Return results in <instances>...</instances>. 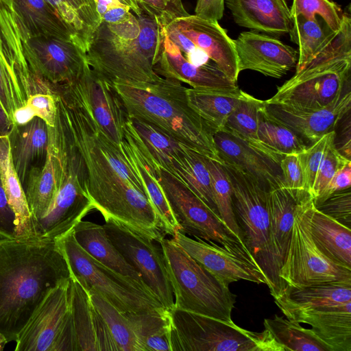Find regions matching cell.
I'll list each match as a JSON object with an SVG mask.
<instances>
[{
    "instance_id": "37",
    "label": "cell",
    "mask_w": 351,
    "mask_h": 351,
    "mask_svg": "<svg viewBox=\"0 0 351 351\" xmlns=\"http://www.w3.org/2000/svg\"><path fill=\"white\" fill-rule=\"evenodd\" d=\"M298 202L284 188L269 191L270 237L280 267L289 244Z\"/></svg>"
},
{
    "instance_id": "59",
    "label": "cell",
    "mask_w": 351,
    "mask_h": 351,
    "mask_svg": "<svg viewBox=\"0 0 351 351\" xmlns=\"http://www.w3.org/2000/svg\"><path fill=\"white\" fill-rule=\"evenodd\" d=\"M14 123L0 105V135L9 134Z\"/></svg>"
},
{
    "instance_id": "29",
    "label": "cell",
    "mask_w": 351,
    "mask_h": 351,
    "mask_svg": "<svg viewBox=\"0 0 351 351\" xmlns=\"http://www.w3.org/2000/svg\"><path fill=\"white\" fill-rule=\"evenodd\" d=\"M274 299L283 314L288 317L297 313L351 302V283L287 287L278 297Z\"/></svg>"
},
{
    "instance_id": "11",
    "label": "cell",
    "mask_w": 351,
    "mask_h": 351,
    "mask_svg": "<svg viewBox=\"0 0 351 351\" xmlns=\"http://www.w3.org/2000/svg\"><path fill=\"white\" fill-rule=\"evenodd\" d=\"M310 199L311 196L308 195L298 204L289 244L279 276L285 288L351 283V269L337 265L326 257L311 237L307 214Z\"/></svg>"
},
{
    "instance_id": "19",
    "label": "cell",
    "mask_w": 351,
    "mask_h": 351,
    "mask_svg": "<svg viewBox=\"0 0 351 351\" xmlns=\"http://www.w3.org/2000/svg\"><path fill=\"white\" fill-rule=\"evenodd\" d=\"M203 51L231 80L237 83L239 71L234 40L218 21L189 14L169 22Z\"/></svg>"
},
{
    "instance_id": "27",
    "label": "cell",
    "mask_w": 351,
    "mask_h": 351,
    "mask_svg": "<svg viewBox=\"0 0 351 351\" xmlns=\"http://www.w3.org/2000/svg\"><path fill=\"white\" fill-rule=\"evenodd\" d=\"M308 230L318 250L337 265L351 269V228L318 210L311 197Z\"/></svg>"
},
{
    "instance_id": "12",
    "label": "cell",
    "mask_w": 351,
    "mask_h": 351,
    "mask_svg": "<svg viewBox=\"0 0 351 351\" xmlns=\"http://www.w3.org/2000/svg\"><path fill=\"white\" fill-rule=\"evenodd\" d=\"M15 351H77L71 277L52 288L19 333Z\"/></svg>"
},
{
    "instance_id": "53",
    "label": "cell",
    "mask_w": 351,
    "mask_h": 351,
    "mask_svg": "<svg viewBox=\"0 0 351 351\" xmlns=\"http://www.w3.org/2000/svg\"><path fill=\"white\" fill-rule=\"evenodd\" d=\"M101 22L117 24L128 21L133 14L130 8L119 0H95Z\"/></svg>"
},
{
    "instance_id": "39",
    "label": "cell",
    "mask_w": 351,
    "mask_h": 351,
    "mask_svg": "<svg viewBox=\"0 0 351 351\" xmlns=\"http://www.w3.org/2000/svg\"><path fill=\"white\" fill-rule=\"evenodd\" d=\"M265 330L278 348V351H332L312 328L299 322L275 315L264 320Z\"/></svg>"
},
{
    "instance_id": "32",
    "label": "cell",
    "mask_w": 351,
    "mask_h": 351,
    "mask_svg": "<svg viewBox=\"0 0 351 351\" xmlns=\"http://www.w3.org/2000/svg\"><path fill=\"white\" fill-rule=\"evenodd\" d=\"M73 232L78 244L97 261L122 275L145 284L140 274L112 243L104 225L81 220L74 226Z\"/></svg>"
},
{
    "instance_id": "20",
    "label": "cell",
    "mask_w": 351,
    "mask_h": 351,
    "mask_svg": "<svg viewBox=\"0 0 351 351\" xmlns=\"http://www.w3.org/2000/svg\"><path fill=\"white\" fill-rule=\"evenodd\" d=\"M265 104L269 116L287 126L303 141L313 143L335 130L338 122L350 111L351 92L346 90L328 106L315 110H293L276 104Z\"/></svg>"
},
{
    "instance_id": "5",
    "label": "cell",
    "mask_w": 351,
    "mask_h": 351,
    "mask_svg": "<svg viewBox=\"0 0 351 351\" xmlns=\"http://www.w3.org/2000/svg\"><path fill=\"white\" fill-rule=\"evenodd\" d=\"M351 18L344 12L340 28L333 32L324 47L282 85L266 104L293 110L324 108L338 99L350 85Z\"/></svg>"
},
{
    "instance_id": "7",
    "label": "cell",
    "mask_w": 351,
    "mask_h": 351,
    "mask_svg": "<svg viewBox=\"0 0 351 351\" xmlns=\"http://www.w3.org/2000/svg\"><path fill=\"white\" fill-rule=\"evenodd\" d=\"M160 244L174 296L173 308L233 322L237 295L172 239Z\"/></svg>"
},
{
    "instance_id": "48",
    "label": "cell",
    "mask_w": 351,
    "mask_h": 351,
    "mask_svg": "<svg viewBox=\"0 0 351 351\" xmlns=\"http://www.w3.org/2000/svg\"><path fill=\"white\" fill-rule=\"evenodd\" d=\"M350 160L339 152L335 145V141L330 144L319 168L309 194L313 202L318 199L338 169Z\"/></svg>"
},
{
    "instance_id": "60",
    "label": "cell",
    "mask_w": 351,
    "mask_h": 351,
    "mask_svg": "<svg viewBox=\"0 0 351 351\" xmlns=\"http://www.w3.org/2000/svg\"><path fill=\"white\" fill-rule=\"evenodd\" d=\"M122 3L128 5L136 16L141 15L143 10L140 6L138 0H119Z\"/></svg>"
},
{
    "instance_id": "21",
    "label": "cell",
    "mask_w": 351,
    "mask_h": 351,
    "mask_svg": "<svg viewBox=\"0 0 351 351\" xmlns=\"http://www.w3.org/2000/svg\"><path fill=\"white\" fill-rule=\"evenodd\" d=\"M162 32V49L154 67L158 75L176 80L195 88L231 90L238 88L237 83L227 77L214 62L202 66L190 63L163 29Z\"/></svg>"
},
{
    "instance_id": "4",
    "label": "cell",
    "mask_w": 351,
    "mask_h": 351,
    "mask_svg": "<svg viewBox=\"0 0 351 351\" xmlns=\"http://www.w3.org/2000/svg\"><path fill=\"white\" fill-rule=\"evenodd\" d=\"M163 32L145 12L117 24L101 22L89 43L90 67L110 82L141 83L158 79L154 67L162 49Z\"/></svg>"
},
{
    "instance_id": "14",
    "label": "cell",
    "mask_w": 351,
    "mask_h": 351,
    "mask_svg": "<svg viewBox=\"0 0 351 351\" xmlns=\"http://www.w3.org/2000/svg\"><path fill=\"white\" fill-rule=\"evenodd\" d=\"M105 221L104 227L112 243L140 274L162 306L171 311L174 296L160 244L158 246L156 241L112 220Z\"/></svg>"
},
{
    "instance_id": "28",
    "label": "cell",
    "mask_w": 351,
    "mask_h": 351,
    "mask_svg": "<svg viewBox=\"0 0 351 351\" xmlns=\"http://www.w3.org/2000/svg\"><path fill=\"white\" fill-rule=\"evenodd\" d=\"M287 317L308 324L332 351H351V302Z\"/></svg>"
},
{
    "instance_id": "40",
    "label": "cell",
    "mask_w": 351,
    "mask_h": 351,
    "mask_svg": "<svg viewBox=\"0 0 351 351\" xmlns=\"http://www.w3.org/2000/svg\"><path fill=\"white\" fill-rule=\"evenodd\" d=\"M75 36L86 53L101 23L95 0H45Z\"/></svg>"
},
{
    "instance_id": "42",
    "label": "cell",
    "mask_w": 351,
    "mask_h": 351,
    "mask_svg": "<svg viewBox=\"0 0 351 351\" xmlns=\"http://www.w3.org/2000/svg\"><path fill=\"white\" fill-rule=\"evenodd\" d=\"M264 104V100L258 99L243 91L222 131L243 141L258 152L257 131Z\"/></svg>"
},
{
    "instance_id": "46",
    "label": "cell",
    "mask_w": 351,
    "mask_h": 351,
    "mask_svg": "<svg viewBox=\"0 0 351 351\" xmlns=\"http://www.w3.org/2000/svg\"><path fill=\"white\" fill-rule=\"evenodd\" d=\"M335 131H330L298 154L303 170L306 191L308 195L328 148L335 141Z\"/></svg>"
},
{
    "instance_id": "3",
    "label": "cell",
    "mask_w": 351,
    "mask_h": 351,
    "mask_svg": "<svg viewBox=\"0 0 351 351\" xmlns=\"http://www.w3.org/2000/svg\"><path fill=\"white\" fill-rule=\"evenodd\" d=\"M112 84L129 117L221 162L213 132L190 106L180 82L160 76L149 82Z\"/></svg>"
},
{
    "instance_id": "34",
    "label": "cell",
    "mask_w": 351,
    "mask_h": 351,
    "mask_svg": "<svg viewBox=\"0 0 351 351\" xmlns=\"http://www.w3.org/2000/svg\"><path fill=\"white\" fill-rule=\"evenodd\" d=\"M0 174L9 205L16 217V239H35L32 217L12 162L8 134L0 135Z\"/></svg>"
},
{
    "instance_id": "15",
    "label": "cell",
    "mask_w": 351,
    "mask_h": 351,
    "mask_svg": "<svg viewBox=\"0 0 351 351\" xmlns=\"http://www.w3.org/2000/svg\"><path fill=\"white\" fill-rule=\"evenodd\" d=\"M21 36L29 67L45 85L73 82L89 66L86 53L73 41L50 36Z\"/></svg>"
},
{
    "instance_id": "52",
    "label": "cell",
    "mask_w": 351,
    "mask_h": 351,
    "mask_svg": "<svg viewBox=\"0 0 351 351\" xmlns=\"http://www.w3.org/2000/svg\"><path fill=\"white\" fill-rule=\"evenodd\" d=\"M27 104L32 107L36 117L44 120L48 126L54 125L57 105L56 96L52 91L33 94Z\"/></svg>"
},
{
    "instance_id": "45",
    "label": "cell",
    "mask_w": 351,
    "mask_h": 351,
    "mask_svg": "<svg viewBox=\"0 0 351 351\" xmlns=\"http://www.w3.org/2000/svg\"><path fill=\"white\" fill-rule=\"evenodd\" d=\"M291 16L301 15L315 19L318 15L333 31H337L342 23L344 12L332 0H293L290 8Z\"/></svg>"
},
{
    "instance_id": "57",
    "label": "cell",
    "mask_w": 351,
    "mask_h": 351,
    "mask_svg": "<svg viewBox=\"0 0 351 351\" xmlns=\"http://www.w3.org/2000/svg\"><path fill=\"white\" fill-rule=\"evenodd\" d=\"M339 140L337 143H335L337 149L341 154L350 160V118L348 119V123L344 125Z\"/></svg>"
},
{
    "instance_id": "2",
    "label": "cell",
    "mask_w": 351,
    "mask_h": 351,
    "mask_svg": "<svg viewBox=\"0 0 351 351\" xmlns=\"http://www.w3.org/2000/svg\"><path fill=\"white\" fill-rule=\"evenodd\" d=\"M71 274L56 240L0 239V332L19 333L49 291Z\"/></svg>"
},
{
    "instance_id": "51",
    "label": "cell",
    "mask_w": 351,
    "mask_h": 351,
    "mask_svg": "<svg viewBox=\"0 0 351 351\" xmlns=\"http://www.w3.org/2000/svg\"><path fill=\"white\" fill-rule=\"evenodd\" d=\"M315 207L322 213L350 228V188L333 193Z\"/></svg>"
},
{
    "instance_id": "9",
    "label": "cell",
    "mask_w": 351,
    "mask_h": 351,
    "mask_svg": "<svg viewBox=\"0 0 351 351\" xmlns=\"http://www.w3.org/2000/svg\"><path fill=\"white\" fill-rule=\"evenodd\" d=\"M52 144L61 164L60 184L47 213L34 222L35 239L56 240L94 209L86 190L84 163L71 138L60 133Z\"/></svg>"
},
{
    "instance_id": "16",
    "label": "cell",
    "mask_w": 351,
    "mask_h": 351,
    "mask_svg": "<svg viewBox=\"0 0 351 351\" xmlns=\"http://www.w3.org/2000/svg\"><path fill=\"white\" fill-rule=\"evenodd\" d=\"M172 239L217 278L229 287L244 280L267 285V280L248 252L228 250L213 241L193 239L177 230Z\"/></svg>"
},
{
    "instance_id": "49",
    "label": "cell",
    "mask_w": 351,
    "mask_h": 351,
    "mask_svg": "<svg viewBox=\"0 0 351 351\" xmlns=\"http://www.w3.org/2000/svg\"><path fill=\"white\" fill-rule=\"evenodd\" d=\"M26 104V99L15 85L5 66L0 40V105L13 122L14 112Z\"/></svg>"
},
{
    "instance_id": "54",
    "label": "cell",
    "mask_w": 351,
    "mask_h": 351,
    "mask_svg": "<svg viewBox=\"0 0 351 351\" xmlns=\"http://www.w3.org/2000/svg\"><path fill=\"white\" fill-rule=\"evenodd\" d=\"M0 237L16 239V217L9 205L0 174Z\"/></svg>"
},
{
    "instance_id": "33",
    "label": "cell",
    "mask_w": 351,
    "mask_h": 351,
    "mask_svg": "<svg viewBox=\"0 0 351 351\" xmlns=\"http://www.w3.org/2000/svg\"><path fill=\"white\" fill-rule=\"evenodd\" d=\"M61 165L52 145H48L45 165L30 170L23 186L25 198L34 222L47 212L58 190Z\"/></svg>"
},
{
    "instance_id": "38",
    "label": "cell",
    "mask_w": 351,
    "mask_h": 351,
    "mask_svg": "<svg viewBox=\"0 0 351 351\" xmlns=\"http://www.w3.org/2000/svg\"><path fill=\"white\" fill-rule=\"evenodd\" d=\"M143 351H171V311L165 307L125 313Z\"/></svg>"
},
{
    "instance_id": "56",
    "label": "cell",
    "mask_w": 351,
    "mask_h": 351,
    "mask_svg": "<svg viewBox=\"0 0 351 351\" xmlns=\"http://www.w3.org/2000/svg\"><path fill=\"white\" fill-rule=\"evenodd\" d=\"M224 8V0H197L195 14L204 19L219 21Z\"/></svg>"
},
{
    "instance_id": "17",
    "label": "cell",
    "mask_w": 351,
    "mask_h": 351,
    "mask_svg": "<svg viewBox=\"0 0 351 351\" xmlns=\"http://www.w3.org/2000/svg\"><path fill=\"white\" fill-rule=\"evenodd\" d=\"M238 70H252L265 76L280 78L298 60V51L276 36L250 30L234 40Z\"/></svg>"
},
{
    "instance_id": "10",
    "label": "cell",
    "mask_w": 351,
    "mask_h": 351,
    "mask_svg": "<svg viewBox=\"0 0 351 351\" xmlns=\"http://www.w3.org/2000/svg\"><path fill=\"white\" fill-rule=\"evenodd\" d=\"M171 351H274L266 332L173 308Z\"/></svg>"
},
{
    "instance_id": "23",
    "label": "cell",
    "mask_w": 351,
    "mask_h": 351,
    "mask_svg": "<svg viewBox=\"0 0 351 351\" xmlns=\"http://www.w3.org/2000/svg\"><path fill=\"white\" fill-rule=\"evenodd\" d=\"M71 310L77 351L118 350L88 291L73 276H71Z\"/></svg>"
},
{
    "instance_id": "47",
    "label": "cell",
    "mask_w": 351,
    "mask_h": 351,
    "mask_svg": "<svg viewBox=\"0 0 351 351\" xmlns=\"http://www.w3.org/2000/svg\"><path fill=\"white\" fill-rule=\"evenodd\" d=\"M285 189L298 202L309 195L305 186L303 170L298 154L285 156L280 161Z\"/></svg>"
},
{
    "instance_id": "24",
    "label": "cell",
    "mask_w": 351,
    "mask_h": 351,
    "mask_svg": "<svg viewBox=\"0 0 351 351\" xmlns=\"http://www.w3.org/2000/svg\"><path fill=\"white\" fill-rule=\"evenodd\" d=\"M239 26L274 36L289 34L293 23L286 0H224Z\"/></svg>"
},
{
    "instance_id": "43",
    "label": "cell",
    "mask_w": 351,
    "mask_h": 351,
    "mask_svg": "<svg viewBox=\"0 0 351 351\" xmlns=\"http://www.w3.org/2000/svg\"><path fill=\"white\" fill-rule=\"evenodd\" d=\"M86 290L93 305L106 323L118 350L143 351L126 315L119 311L94 289Z\"/></svg>"
},
{
    "instance_id": "58",
    "label": "cell",
    "mask_w": 351,
    "mask_h": 351,
    "mask_svg": "<svg viewBox=\"0 0 351 351\" xmlns=\"http://www.w3.org/2000/svg\"><path fill=\"white\" fill-rule=\"evenodd\" d=\"M36 117L32 107L27 104L18 108L13 116V123L16 125H24L29 122Z\"/></svg>"
},
{
    "instance_id": "13",
    "label": "cell",
    "mask_w": 351,
    "mask_h": 351,
    "mask_svg": "<svg viewBox=\"0 0 351 351\" xmlns=\"http://www.w3.org/2000/svg\"><path fill=\"white\" fill-rule=\"evenodd\" d=\"M153 166L179 231L195 239L213 241L228 250L248 252L221 219L189 188L167 171Z\"/></svg>"
},
{
    "instance_id": "6",
    "label": "cell",
    "mask_w": 351,
    "mask_h": 351,
    "mask_svg": "<svg viewBox=\"0 0 351 351\" xmlns=\"http://www.w3.org/2000/svg\"><path fill=\"white\" fill-rule=\"evenodd\" d=\"M232 191V205L242 241L264 274L270 294L278 297L285 286L270 237L268 193L270 191L240 170L221 163Z\"/></svg>"
},
{
    "instance_id": "8",
    "label": "cell",
    "mask_w": 351,
    "mask_h": 351,
    "mask_svg": "<svg viewBox=\"0 0 351 351\" xmlns=\"http://www.w3.org/2000/svg\"><path fill=\"white\" fill-rule=\"evenodd\" d=\"M71 274L86 289L93 288L123 313L164 307L144 283L105 266L77 242L73 229L56 239Z\"/></svg>"
},
{
    "instance_id": "36",
    "label": "cell",
    "mask_w": 351,
    "mask_h": 351,
    "mask_svg": "<svg viewBox=\"0 0 351 351\" xmlns=\"http://www.w3.org/2000/svg\"><path fill=\"white\" fill-rule=\"evenodd\" d=\"M257 136L258 152L278 165L285 156L300 154L307 147L297 134L269 116L265 104L261 112Z\"/></svg>"
},
{
    "instance_id": "22",
    "label": "cell",
    "mask_w": 351,
    "mask_h": 351,
    "mask_svg": "<svg viewBox=\"0 0 351 351\" xmlns=\"http://www.w3.org/2000/svg\"><path fill=\"white\" fill-rule=\"evenodd\" d=\"M213 138L221 163L240 170L269 190L284 188L279 165L228 132H216Z\"/></svg>"
},
{
    "instance_id": "50",
    "label": "cell",
    "mask_w": 351,
    "mask_h": 351,
    "mask_svg": "<svg viewBox=\"0 0 351 351\" xmlns=\"http://www.w3.org/2000/svg\"><path fill=\"white\" fill-rule=\"evenodd\" d=\"M138 3L142 10L160 25L189 14L182 0H138Z\"/></svg>"
},
{
    "instance_id": "44",
    "label": "cell",
    "mask_w": 351,
    "mask_h": 351,
    "mask_svg": "<svg viewBox=\"0 0 351 351\" xmlns=\"http://www.w3.org/2000/svg\"><path fill=\"white\" fill-rule=\"evenodd\" d=\"M205 162L210 175L213 197L219 217L243 243L233 210L232 191L228 174L221 162L207 158Z\"/></svg>"
},
{
    "instance_id": "31",
    "label": "cell",
    "mask_w": 351,
    "mask_h": 351,
    "mask_svg": "<svg viewBox=\"0 0 351 351\" xmlns=\"http://www.w3.org/2000/svg\"><path fill=\"white\" fill-rule=\"evenodd\" d=\"M205 159L189 147L183 146L162 169L184 184L219 217Z\"/></svg>"
},
{
    "instance_id": "30",
    "label": "cell",
    "mask_w": 351,
    "mask_h": 351,
    "mask_svg": "<svg viewBox=\"0 0 351 351\" xmlns=\"http://www.w3.org/2000/svg\"><path fill=\"white\" fill-rule=\"evenodd\" d=\"M143 183L149 200L156 212L165 234L172 237L179 227L156 178L154 167L124 129V138L119 144Z\"/></svg>"
},
{
    "instance_id": "41",
    "label": "cell",
    "mask_w": 351,
    "mask_h": 351,
    "mask_svg": "<svg viewBox=\"0 0 351 351\" xmlns=\"http://www.w3.org/2000/svg\"><path fill=\"white\" fill-rule=\"evenodd\" d=\"M292 19V27L288 34L291 41L298 46V60L295 66V72H298L324 47L333 31L321 17L308 19L297 15Z\"/></svg>"
},
{
    "instance_id": "61",
    "label": "cell",
    "mask_w": 351,
    "mask_h": 351,
    "mask_svg": "<svg viewBox=\"0 0 351 351\" xmlns=\"http://www.w3.org/2000/svg\"><path fill=\"white\" fill-rule=\"evenodd\" d=\"M8 343L4 336L0 332V351L3 350L5 344Z\"/></svg>"
},
{
    "instance_id": "26",
    "label": "cell",
    "mask_w": 351,
    "mask_h": 351,
    "mask_svg": "<svg viewBox=\"0 0 351 351\" xmlns=\"http://www.w3.org/2000/svg\"><path fill=\"white\" fill-rule=\"evenodd\" d=\"M3 1L12 12L23 37H56L73 41L80 47L75 36L45 0Z\"/></svg>"
},
{
    "instance_id": "1",
    "label": "cell",
    "mask_w": 351,
    "mask_h": 351,
    "mask_svg": "<svg viewBox=\"0 0 351 351\" xmlns=\"http://www.w3.org/2000/svg\"><path fill=\"white\" fill-rule=\"evenodd\" d=\"M57 109L85 168L86 190L94 209L159 243L160 219L143 182L119 145L101 130L75 84L53 85Z\"/></svg>"
},
{
    "instance_id": "25",
    "label": "cell",
    "mask_w": 351,
    "mask_h": 351,
    "mask_svg": "<svg viewBox=\"0 0 351 351\" xmlns=\"http://www.w3.org/2000/svg\"><path fill=\"white\" fill-rule=\"evenodd\" d=\"M8 136L12 162L23 188L30 170L45 165L49 128L44 120L35 117L26 124H14Z\"/></svg>"
},
{
    "instance_id": "18",
    "label": "cell",
    "mask_w": 351,
    "mask_h": 351,
    "mask_svg": "<svg viewBox=\"0 0 351 351\" xmlns=\"http://www.w3.org/2000/svg\"><path fill=\"white\" fill-rule=\"evenodd\" d=\"M101 130L116 144L124 138L128 114L112 82L90 66L73 82Z\"/></svg>"
},
{
    "instance_id": "35",
    "label": "cell",
    "mask_w": 351,
    "mask_h": 351,
    "mask_svg": "<svg viewBox=\"0 0 351 351\" xmlns=\"http://www.w3.org/2000/svg\"><path fill=\"white\" fill-rule=\"evenodd\" d=\"M243 91L238 88L218 90L186 88L188 101L213 134L222 131Z\"/></svg>"
},
{
    "instance_id": "55",
    "label": "cell",
    "mask_w": 351,
    "mask_h": 351,
    "mask_svg": "<svg viewBox=\"0 0 351 351\" xmlns=\"http://www.w3.org/2000/svg\"><path fill=\"white\" fill-rule=\"evenodd\" d=\"M351 186V160L343 165L335 173L318 199L313 202L315 206L325 201L333 193L350 189Z\"/></svg>"
}]
</instances>
